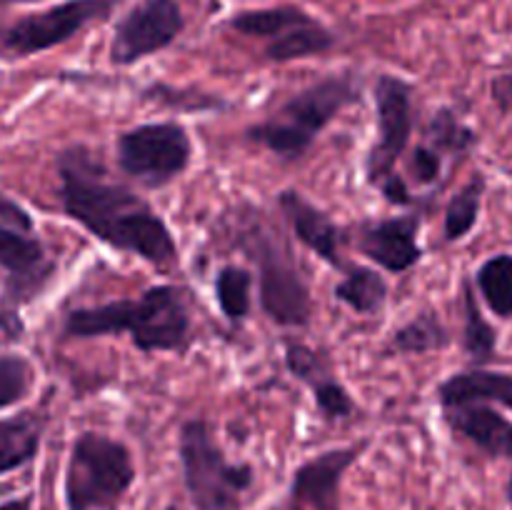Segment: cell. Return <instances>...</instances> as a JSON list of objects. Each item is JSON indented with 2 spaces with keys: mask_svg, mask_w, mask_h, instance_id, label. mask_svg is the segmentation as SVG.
<instances>
[{
  "mask_svg": "<svg viewBox=\"0 0 512 510\" xmlns=\"http://www.w3.org/2000/svg\"><path fill=\"white\" fill-rule=\"evenodd\" d=\"M0 223L10 225V228L25 230V233H35V220L28 210L20 203H15L10 195L0 190Z\"/></svg>",
  "mask_w": 512,
  "mask_h": 510,
  "instance_id": "4dcf8cb0",
  "label": "cell"
},
{
  "mask_svg": "<svg viewBox=\"0 0 512 510\" xmlns=\"http://www.w3.org/2000/svg\"><path fill=\"white\" fill-rule=\"evenodd\" d=\"M408 168L415 183L433 185L438 183L440 173H443V155H440L435 148H430V145L423 143L418 145V148H413V153H410L408 158Z\"/></svg>",
  "mask_w": 512,
  "mask_h": 510,
  "instance_id": "f546056e",
  "label": "cell"
},
{
  "mask_svg": "<svg viewBox=\"0 0 512 510\" xmlns=\"http://www.w3.org/2000/svg\"><path fill=\"white\" fill-rule=\"evenodd\" d=\"M285 365L298 380H303L313 390L315 405L328 423L353 418L355 400L343 383L335 378V370L325 355L313 350L310 345L290 340L285 343Z\"/></svg>",
  "mask_w": 512,
  "mask_h": 510,
  "instance_id": "5bb4252c",
  "label": "cell"
},
{
  "mask_svg": "<svg viewBox=\"0 0 512 510\" xmlns=\"http://www.w3.org/2000/svg\"><path fill=\"white\" fill-rule=\"evenodd\" d=\"M145 100H155V103L165 105L173 110H220L225 108L223 100L218 95L210 93H195V90H178L170 85H150L143 93Z\"/></svg>",
  "mask_w": 512,
  "mask_h": 510,
  "instance_id": "f1b7e54d",
  "label": "cell"
},
{
  "mask_svg": "<svg viewBox=\"0 0 512 510\" xmlns=\"http://www.w3.org/2000/svg\"><path fill=\"white\" fill-rule=\"evenodd\" d=\"M215 300L230 325H240L253 308V275L240 265H223L215 275Z\"/></svg>",
  "mask_w": 512,
  "mask_h": 510,
  "instance_id": "d4e9b609",
  "label": "cell"
},
{
  "mask_svg": "<svg viewBox=\"0 0 512 510\" xmlns=\"http://www.w3.org/2000/svg\"><path fill=\"white\" fill-rule=\"evenodd\" d=\"M245 250L258 265V295L263 313L280 328H305L313 318V298L293 255L273 233L250 230Z\"/></svg>",
  "mask_w": 512,
  "mask_h": 510,
  "instance_id": "52a82bcc",
  "label": "cell"
},
{
  "mask_svg": "<svg viewBox=\"0 0 512 510\" xmlns=\"http://www.w3.org/2000/svg\"><path fill=\"white\" fill-rule=\"evenodd\" d=\"M0 270L5 273L0 328L18 338L23 333L18 310L43 293L55 273V260L38 235L0 223Z\"/></svg>",
  "mask_w": 512,
  "mask_h": 510,
  "instance_id": "ba28073f",
  "label": "cell"
},
{
  "mask_svg": "<svg viewBox=\"0 0 512 510\" xmlns=\"http://www.w3.org/2000/svg\"><path fill=\"white\" fill-rule=\"evenodd\" d=\"M360 83L350 73H333L308 85L293 98L285 100L278 110L260 123L245 130L250 143L263 145L265 150L285 163L303 158L318 135L350 105L360 103Z\"/></svg>",
  "mask_w": 512,
  "mask_h": 510,
  "instance_id": "3957f363",
  "label": "cell"
},
{
  "mask_svg": "<svg viewBox=\"0 0 512 510\" xmlns=\"http://www.w3.org/2000/svg\"><path fill=\"white\" fill-rule=\"evenodd\" d=\"M35 388V365L20 353H0V410L23 403Z\"/></svg>",
  "mask_w": 512,
  "mask_h": 510,
  "instance_id": "83f0119b",
  "label": "cell"
},
{
  "mask_svg": "<svg viewBox=\"0 0 512 510\" xmlns=\"http://www.w3.org/2000/svg\"><path fill=\"white\" fill-rule=\"evenodd\" d=\"M10 3H28V0H0V5H10Z\"/></svg>",
  "mask_w": 512,
  "mask_h": 510,
  "instance_id": "d590c367",
  "label": "cell"
},
{
  "mask_svg": "<svg viewBox=\"0 0 512 510\" xmlns=\"http://www.w3.org/2000/svg\"><path fill=\"white\" fill-rule=\"evenodd\" d=\"M333 295L338 303L348 305L358 315H375L388 300V283L380 270L368 265H350L343 280L333 288Z\"/></svg>",
  "mask_w": 512,
  "mask_h": 510,
  "instance_id": "d6986e66",
  "label": "cell"
},
{
  "mask_svg": "<svg viewBox=\"0 0 512 510\" xmlns=\"http://www.w3.org/2000/svg\"><path fill=\"white\" fill-rule=\"evenodd\" d=\"M310 18L313 15L305 13L300 5H273V8L240 10L228 20V28L240 35H248V38H265L270 43L288 30L308 23Z\"/></svg>",
  "mask_w": 512,
  "mask_h": 510,
  "instance_id": "ffe728a7",
  "label": "cell"
},
{
  "mask_svg": "<svg viewBox=\"0 0 512 510\" xmlns=\"http://www.w3.org/2000/svg\"><path fill=\"white\" fill-rule=\"evenodd\" d=\"M178 455L185 490L195 508L240 510L255 483V470L250 463L228 460L205 420L190 418L180 425Z\"/></svg>",
  "mask_w": 512,
  "mask_h": 510,
  "instance_id": "277c9868",
  "label": "cell"
},
{
  "mask_svg": "<svg viewBox=\"0 0 512 510\" xmlns=\"http://www.w3.org/2000/svg\"><path fill=\"white\" fill-rule=\"evenodd\" d=\"M63 213L95 240L118 253L138 255L155 268L178 260V243L168 223L128 185L110 180L103 160L85 145H70L55 160Z\"/></svg>",
  "mask_w": 512,
  "mask_h": 510,
  "instance_id": "6da1fadb",
  "label": "cell"
},
{
  "mask_svg": "<svg viewBox=\"0 0 512 510\" xmlns=\"http://www.w3.org/2000/svg\"><path fill=\"white\" fill-rule=\"evenodd\" d=\"M478 143V133L463 123L455 110L440 108L428 123V145L438 150L440 155H465Z\"/></svg>",
  "mask_w": 512,
  "mask_h": 510,
  "instance_id": "4316f807",
  "label": "cell"
},
{
  "mask_svg": "<svg viewBox=\"0 0 512 510\" xmlns=\"http://www.w3.org/2000/svg\"><path fill=\"white\" fill-rule=\"evenodd\" d=\"M375 113H378V140L365 158V178L380 188L395 173V163L408 150L413 135V85L398 75L383 73L375 80Z\"/></svg>",
  "mask_w": 512,
  "mask_h": 510,
  "instance_id": "30bf717a",
  "label": "cell"
},
{
  "mask_svg": "<svg viewBox=\"0 0 512 510\" xmlns=\"http://www.w3.org/2000/svg\"><path fill=\"white\" fill-rule=\"evenodd\" d=\"M505 498H508V503L512 505V473H510L508 483H505Z\"/></svg>",
  "mask_w": 512,
  "mask_h": 510,
  "instance_id": "836d02e7",
  "label": "cell"
},
{
  "mask_svg": "<svg viewBox=\"0 0 512 510\" xmlns=\"http://www.w3.org/2000/svg\"><path fill=\"white\" fill-rule=\"evenodd\" d=\"M490 95H493V103L498 105L500 113L512 115V73L495 75L493 83H490Z\"/></svg>",
  "mask_w": 512,
  "mask_h": 510,
  "instance_id": "1f68e13d",
  "label": "cell"
},
{
  "mask_svg": "<svg viewBox=\"0 0 512 510\" xmlns=\"http://www.w3.org/2000/svg\"><path fill=\"white\" fill-rule=\"evenodd\" d=\"M278 205L300 245H305L310 253H315L333 268H343V258H340L343 230L323 208L310 203L303 193L293 188L278 195Z\"/></svg>",
  "mask_w": 512,
  "mask_h": 510,
  "instance_id": "9a60e30c",
  "label": "cell"
},
{
  "mask_svg": "<svg viewBox=\"0 0 512 510\" xmlns=\"http://www.w3.org/2000/svg\"><path fill=\"white\" fill-rule=\"evenodd\" d=\"M368 443L330 448L298 465L278 510H343L340 485Z\"/></svg>",
  "mask_w": 512,
  "mask_h": 510,
  "instance_id": "7c38bea8",
  "label": "cell"
},
{
  "mask_svg": "<svg viewBox=\"0 0 512 510\" xmlns=\"http://www.w3.org/2000/svg\"><path fill=\"white\" fill-rule=\"evenodd\" d=\"M133 483L135 463L128 445L95 430L73 440L63 488L68 510H113Z\"/></svg>",
  "mask_w": 512,
  "mask_h": 510,
  "instance_id": "5b68a950",
  "label": "cell"
},
{
  "mask_svg": "<svg viewBox=\"0 0 512 510\" xmlns=\"http://www.w3.org/2000/svg\"><path fill=\"white\" fill-rule=\"evenodd\" d=\"M10 490H13V485H10V483H0V498H3V495H8Z\"/></svg>",
  "mask_w": 512,
  "mask_h": 510,
  "instance_id": "e575fe53",
  "label": "cell"
},
{
  "mask_svg": "<svg viewBox=\"0 0 512 510\" xmlns=\"http://www.w3.org/2000/svg\"><path fill=\"white\" fill-rule=\"evenodd\" d=\"M130 333L140 353H183L193 340L188 305L175 285H153L140 298L75 308L65 315L63 335L78 340Z\"/></svg>",
  "mask_w": 512,
  "mask_h": 510,
  "instance_id": "7a4b0ae2",
  "label": "cell"
},
{
  "mask_svg": "<svg viewBox=\"0 0 512 510\" xmlns=\"http://www.w3.org/2000/svg\"><path fill=\"white\" fill-rule=\"evenodd\" d=\"M440 408L460 403H495L512 410V375L488 368H470L445 378L435 390Z\"/></svg>",
  "mask_w": 512,
  "mask_h": 510,
  "instance_id": "e0dca14e",
  "label": "cell"
},
{
  "mask_svg": "<svg viewBox=\"0 0 512 510\" xmlns=\"http://www.w3.org/2000/svg\"><path fill=\"white\" fill-rule=\"evenodd\" d=\"M418 233V215H398V218L373 220V223H365L358 230L355 248L365 258L373 260L378 268L400 275L405 270L415 268L420 263V258H423Z\"/></svg>",
  "mask_w": 512,
  "mask_h": 510,
  "instance_id": "4fadbf2b",
  "label": "cell"
},
{
  "mask_svg": "<svg viewBox=\"0 0 512 510\" xmlns=\"http://www.w3.org/2000/svg\"><path fill=\"white\" fill-rule=\"evenodd\" d=\"M485 190H488V180L483 173H475L458 193L450 198L448 208H445L443 220V233L448 243L463 240L470 230L478 225L480 208H483Z\"/></svg>",
  "mask_w": 512,
  "mask_h": 510,
  "instance_id": "7402d4cb",
  "label": "cell"
},
{
  "mask_svg": "<svg viewBox=\"0 0 512 510\" xmlns=\"http://www.w3.org/2000/svg\"><path fill=\"white\" fill-rule=\"evenodd\" d=\"M335 45V33L325 28L318 18H310L308 23L288 30L280 38L270 40L265 45V58L275 63H290V60L313 58V55L328 53Z\"/></svg>",
  "mask_w": 512,
  "mask_h": 510,
  "instance_id": "44dd1931",
  "label": "cell"
},
{
  "mask_svg": "<svg viewBox=\"0 0 512 510\" xmlns=\"http://www.w3.org/2000/svg\"><path fill=\"white\" fill-rule=\"evenodd\" d=\"M185 30L178 0H140L118 20L110 43V63L128 68L170 48Z\"/></svg>",
  "mask_w": 512,
  "mask_h": 510,
  "instance_id": "8fae6325",
  "label": "cell"
},
{
  "mask_svg": "<svg viewBox=\"0 0 512 510\" xmlns=\"http://www.w3.org/2000/svg\"><path fill=\"white\" fill-rule=\"evenodd\" d=\"M450 333L443 325L438 313L433 310H423V313L415 315L413 320L398 328L390 338V345L393 350L403 355H423L433 353V350L448 348Z\"/></svg>",
  "mask_w": 512,
  "mask_h": 510,
  "instance_id": "cb8c5ba5",
  "label": "cell"
},
{
  "mask_svg": "<svg viewBox=\"0 0 512 510\" xmlns=\"http://www.w3.org/2000/svg\"><path fill=\"white\" fill-rule=\"evenodd\" d=\"M120 0H65L53 8L38 10L18 18L8 28H0V50L13 58L43 53L88 28L95 20H105Z\"/></svg>",
  "mask_w": 512,
  "mask_h": 510,
  "instance_id": "9c48e42d",
  "label": "cell"
},
{
  "mask_svg": "<svg viewBox=\"0 0 512 510\" xmlns=\"http://www.w3.org/2000/svg\"><path fill=\"white\" fill-rule=\"evenodd\" d=\"M193 158V140L175 120L143 123L115 138L118 168L145 188H165L185 173Z\"/></svg>",
  "mask_w": 512,
  "mask_h": 510,
  "instance_id": "8992f818",
  "label": "cell"
},
{
  "mask_svg": "<svg viewBox=\"0 0 512 510\" xmlns=\"http://www.w3.org/2000/svg\"><path fill=\"white\" fill-rule=\"evenodd\" d=\"M45 418L35 410L0 420V475L33 463L43 443Z\"/></svg>",
  "mask_w": 512,
  "mask_h": 510,
  "instance_id": "ac0fdd59",
  "label": "cell"
},
{
  "mask_svg": "<svg viewBox=\"0 0 512 510\" xmlns=\"http://www.w3.org/2000/svg\"><path fill=\"white\" fill-rule=\"evenodd\" d=\"M463 348L478 363V368L493 360L498 348V333L480 310L478 295L470 283H463Z\"/></svg>",
  "mask_w": 512,
  "mask_h": 510,
  "instance_id": "484cf974",
  "label": "cell"
},
{
  "mask_svg": "<svg viewBox=\"0 0 512 510\" xmlns=\"http://www.w3.org/2000/svg\"><path fill=\"white\" fill-rule=\"evenodd\" d=\"M30 505H33V498L23 495V498H10L0 503V510H30Z\"/></svg>",
  "mask_w": 512,
  "mask_h": 510,
  "instance_id": "d6a6232c",
  "label": "cell"
},
{
  "mask_svg": "<svg viewBox=\"0 0 512 510\" xmlns=\"http://www.w3.org/2000/svg\"><path fill=\"white\" fill-rule=\"evenodd\" d=\"M475 285L490 313L512 320V253H498L485 260L475 273Z\"/></svg>",
  "mask_w": 512,
  "mask_h": 510,
  "instance_id": "603a6c76",
  "label": "cell"
},
{
  "mask_svg": "<svg viewBox=\"0 0 512 510\" xmlns=\"http://www.w3.org/2000/svg\"><path fill=\"white\" fill-rule=\"evenodd\" d=\"M445 423L455 435L473 443L495 460H512V420L490 403H460L443 408Z\"/></svg>",
  "mask_w": 512,
  "mask_h": 510,
  "instance_id": "2e32d148",
  "label": "cell"
}]
</instances>
